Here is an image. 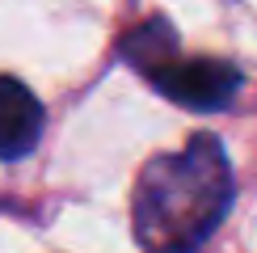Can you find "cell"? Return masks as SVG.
<instances>
[{
  "label": "cell",
  "mask_w": 257,
  "mask_h": 253,
  "mask_svg": "<svg viewBox=\"0 0 257 253\" xmlns=\"http://www.w3.org/2000/svg\"><path fill=\"white\" fill-rule=\"evenodd\" d=\"M232 207V165L219 140L194 135L181 152H160L135 182V240L144 253H198Z\"/></svg>",
  "instance_id": "6da1fadb"
},
{
  "label": "cell",
  "mask_w": 257,
  "mask_h": 253,
  "mask_svg": "<svg viewBox=\"0 0 257 253\" xmlns=\"http://www.w3.org/2000/svg\"><path fill=\"white\" fill-rule=\"evenodd\" d=\"M42 101L17 76H0V161H26L42 140Z\"/></svg>",
  "instance_id": "3957f363"
},
{
  "label": "cell",
  "mask_w": 257,
  "mask_h": 253,
  "mask_svg": "<svg viewBox=\"0 0 257 253\" xmlns=\"http://www.w3.org/2000/svg\"><path fill=\"white\" fill-rule=\"evenodd\" d=\"M122 55L156 84L165 97L190 110H223L240 89V72L223 59H186L165 21H148L122 38Z\"/></svg>",
  "instance_id": "7a4b0ae2"
}]
</instances>
